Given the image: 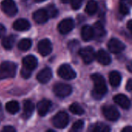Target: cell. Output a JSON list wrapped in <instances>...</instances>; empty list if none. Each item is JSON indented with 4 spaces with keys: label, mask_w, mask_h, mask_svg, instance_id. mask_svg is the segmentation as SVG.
<instances>
[{
    "label": "cell",
    "mask_w": 132,
    "mask_h": 132,
    "mask_svg": "<svg viewBox=\"0 0 132 132\" xmlns=\"http://www.w3.org/2000/svg\"><path fill=\"white\" fill-rule=\"evenodd\" d=\"M94 82V90L92 92L93 97L96 99H101L108 92V87L104 77L99 73H94L91 76Z\"/></svg>",
    "instance_id": "6da1fadb"
},
{
    "label": "cell",
    "mask_w": 132,
    "mask_h": 132,
    "mask_svg": "<svg viewBox=\"0 0 132 132\" xmlns=\"http://www.w3.org/2000/svg\"><path fill=\"white\" fill-rule=\"evenodd\" d=\"M16 73V65L9 61L2 63L0 65V80L14 77Z\"/></svg>",
    "instance_id": "7a4b0ae2"
},
{
    "label": "cell",
    "mask_w": 132,
    "mask_h": 132,
    "mask_svg": "<svg viewBox=\"0 0 132 132\" xmlns=\"http://www.w3.org/2000/svg\"><path fill=\"white\" fill-rule=\"evenodd\" d=\"M53 125L56 128H64L67 126L69 123L68 114L65 111H60L57 113L52 119Z\"/></svg>",
    "instance_id": "3957f363"
},
{
    "label": "cell",
    "mask_w": 132,
    "mask_h": 132,
    "mask_svg": "<svg viewBox=\"0 0 132 132\" xmlns=\"http://www.w3.org/2000/svg\"><path fill=\"white\" fill-rule=\"evenodd\" d=\"M54 94L60 98L68 97L72 93V87L69 84L63 83H58L53 87Z\"/></svg>",
    "instance_id": "277c9868"
},
{
    "label": "cell",
    "mask_w": 132,
    "mask_h": 132,
    "mask_svg": "<svg viewBox=\"0 0 132 132\" xmlns=\"http://www.w3.org/2000/svg\"><path fill=\"white\" fill-rule=\"evenodd\" d=\"M58 75L67 80H73L77 76L76 72L69 64H63L60 66L58 69Z\"/></svg>",
    "instance_id": "5b68a950"
},
{
    "label": "cell",
    "mask_w": 132,
    "mask_h": 132,
    "mask_svg": "<svg viewBox=\"0 0 132 132\" xmlns=\"http://www.w3.org/2000/svg\"><path fill=\"white\" fill-rule=\"evenodd\" d=\"M79 55L81 56L83 61L86 64H89V63H92L94 61V60L96 58L95 51L90 46H87V47L80 49L79 50Z\"/></svg>",
    "instance_id": "8992f818"
},
{
    "label": "cell",
    "mask_w": 132,
    "mask_h": 132,
    "mask_svg": "<svg viewBox=\"0 0 132 132\" xmlns=\"http://www.w3.org/2000/svg\"><path fill=\"white\" fill-rule=\"evenodd\" d=\"M2 11L9 16H14L18 12V9L14 0H3L1 4Z\"/></svg>",
    "instance_id": "52a82bcc"
},
{
    "label": "cell",
    "mask_w": 132,
    "mask_h": 132,
    "mask_svg": "<svg viewBox=\"0 0 132 132\" xmlns=\"http://www.w3.org/2000/svg\"><path fill=\"white\" fill-rule=\"evenodd\" d=\"M74 28V21L71 18L63 19L58 25V31L61 34H67Z\"/></svg>",
    "instance_id": "ba28073f"
},
{
    "label": "cell",
    "mask_w": 132,
    "mask_h": 132,
    "mask_svg": "<svg viewBox=\"0 0 132 132\" xmlns=\"http://www.w3.org/2000/svg\"><path fill=\"white\" fill-rule=\"evenodd\" d=\"M108 48L111 53L117 54L121 53L125 49V45L119 39L113 38L110 39V41L108 42Z\"/></svg>",
    "instance_id": "9c48e42d"
},
{
    "label": "cell",
    "mask_w": 132,
    "mask_h": 132,
    "mask_svg": "<svg viewBox=\"0 0 132 132\" xmlns=\"http://www.w3.org/2000/svg\"><path fill=\"white\" fill-rule=\"evenodd\" d=\"M103 114L104 117L111 121H116L120 117L119 111L114 106L104 107L103 108Z\"/></svg>",
    "instance_id": "30bf717a"
},
{
    "label": "cell",
    "mask_w": 132,
    "mask_h": 132,
    "mask_svg": "<svg viewBox=\"0 0 132 132\" xmlns=\"http://www.w3.org/2000/svg\"><path fill=\"white\" fill-rule=\"evenodd\" d=\"M52 49H53L52 43L48 39H42L38 43L39 53L43 56H48L49 54H50V53L52 52Z\"/></svg>",
    "instance_id": "8fae6325"
},
{
    "label": "cell",
    "mask_w": 132,
    "mask_h": 132,
    "mask_svg": "<svg viewBox=\"0 0 132 132\" xmlns=\"http://www.w3.org/2000/svg\"><path fill=\"white\" fill-rule=\"evenodd\" d=\"M33 19L38 24H43L46 23L49 19V15L47 13L46 9H39L33 13Z\"/></svg>",
    "instance_id": "7c38bea8"
},
{
    "label": "cell",
    "mask_w": 132,
    "mask_h": 132,
    "mask_svg": "<svg viewBox=\"0 0 132 132\" xmlns=\"http://www.w3.org/2000/svg\"><path fill=\"white\" fill-rule=\"evenodd\" d=\"M52 76L53 73L51 69L49 67H45L39 72V73L36 76V79L41 84H46L51 80Z\"/></svg>",
    "instance_id": "4fadbf2b"
},
{
    "label": "cell",
    "mask_w": 132,
    "mask_h": 132,
    "mask_svg": "<svg viewBox=\"0 0 132 132\" xmlns=\"http://www.w3.org/2000/svg\"><path fill=\"white\" fill-rule=\"evenodd\" d=\"M22 64H23V67L29 70H33L36 68L37 64H38V61L37 59L32 55H29L26 56V57L23 58L22 60Z\"/></svg>",
    "instance_id": "5bb4252c"
},
{
    "label": "cell",
    "mask_w": 132,
    "mask_h": 132,
    "mask_svg": "<svg viewBox=\"0 0 132 132\" xmlns=\"http://www.w3.org/2000/svg\"><path fill=\"white\" fill-rule=\"evenodd\" d=\"M51 108V101L43 99L37 104V111L40 116H45Z\"/></svg>",
    "instance_id": "9a60e30c"
},
{
    "label": "cell",
    "mask_w": 132,
    "mask_h": 132,
    "mask_svg": "<svg viewBox=\"0 0 132 132\" xmlns=\"http://www.w3.org/2000/svg\"><path fill=\"white\" fill-rule=\"evenodd\" d=\"M96 59L102 65H108L111 61L110 54L104 50H98V52L96 54Z\"/></svg>",
    "instance_id": "2e32d148"
},
{
    "label": "cell",
    "mask_w": 132,
    "mask_h": 132,
    "mask_svg": "<svg viewBox=\"0 0 132 132\" xmlns=\"http://www.w3.org/2000/svg\"><path fill=\"white\" fill-rule=\"evenodd\" d=\"M31 25L29 23V22L27 19H19L16 21L14 22L13 23V28L16 31H26L28 29H29Z\"/></svg>",
    "instance_id": "e0dca14e"
},
{
    "label": "cell",
    "mask_w": 132,
    "mask_h": 132,
    "mask_svg": "<svg viewBox=\"0 0 132 132\" xmlns=\"http://www.w3.org/2000/svg\"><path fill=\"white\" fill-rule=\"evenodd\" d=\"M115 103L124 109H129L131 107L130 100L124 94H118L114 97Z\"/></svg>",
    "instance_id": "ac0fdd59"
},
{
    "label": "cell",
    "mask_w": 132,
    "mask_h": 132,
    "mask_svg": "<svg viewBox=\"0 0 132 132\" xmlns=\"http://www.w3.org/2000/svg\"><path fill=\"white\" fill-rule=\"evenodd\" d=\"M81 36L84 41H90L94 37V29L90 26H84L81 29Z\"/></svg>",
    "instance_id": "d6986e66"
},
{
    "label": "cell",
    "mask_w": 132,
    "mask_h": 132,
    "mask_svg": "<svg viewBox=\"0 0 132 132\" xmlns=\"http://www.w3.org/2000/svg\"><path fill=\"white\" fill-rule=\"evenodd\" d=\"M34 111V104L33 103L29 101H25L23 103V117L27 119L31 117Z\"/></svg>",
    "instance_id": "ffe728a7"
},
{
    "label": "cell",
    "mask_w": 132,
    "mask_h": 132,
    "mask_svg": "<svg viewBox=\"0 0 132 132\" xmlns=\"http://www.w3.org/2000/svg\"><path fill=\"white\" fill-rule=\"evenodd\" d=\"M93 29H94V37H96L97 39H102L103 37L106 36V30L101 22H96L94 25Z\"/></svg>",
    "instance_id": "44dd1931"
},
{
    "label": "cell",
    "mask_w": 132,
    "mask_h": 132,
    "mask_svg": "<svg viewBox=\"0 0 132 132\" xmlns=\"http://www.w3.org/2000/svg\"><path fill=\"white\" fill-rule=\"evenodd\" d=\"M109 81L112 87H117L121 82V75L118 71H112L109 74Z\"/></svg>",
    "instance_id": "7402d4cb"
},
{
    "label": "cell",
    "mask_w": 132,
    "mask_h": 132,
    "mask_svg": "<svg viewBox=\"0 0 132 132\" xmlns=\"http://www.w3.org/2000/svg\"><path fill=\"white\" fill-rule=\"evenodd\" d=\"M16 36L14 35H9L5 37H4L2 40V46L6 50H11L15 42Z\"/></svg>",
    "instance_id": "603a6c76"
},
{
    "label": "cell",
    "mask_w": 132,
    "mask_h": 132,
    "mask_svg": "<svg viewBox=\"0 0 132 132\" xmlns=\"http://www.w3.org/2000/svg\"><path fill=\"white\" fill-rule=\"evenodd\" d=\"M97 9H98V5H97V2L95 0H90V1H88L87 4L86 5L85 12L88 15H94L97 12Z\"/></svg>",
    "instance_id": "cb8c5ba5"
},
{
    "label": "cell",
    "mask_w": 132,
    "mask_h": 132,
    "mask_svg": "<svg viewBox=\"0 0 132 132\" xmlns=\"http://www.w3.org/2000/svg\"><path fill=\"white\" fill-rule=\"evenodd\" d=\"M5 109L6 111L11 114H15L19 111V104L17 101H9L5 104Z\"/></svg>",
    "instance_id": "d4e9b609"
},
{
    "label": "cell",
    "mask_w": 132,
    "mask_h": 132,
    "mask_svg": "<svg viewBox=\"0 0 132 132\" xmlns=\"http://www.w3.org/2000/svg\"><path fill=\"white\" fill-rule=\"evenodd\" d=\"M31 46H32V41L29 39H22L18 43V48L22 51H26L29 50Z\"/></svg>",
    "instance_id": "484cf974"
},
{
    "label": "cell",
    "mask_w": 132,
    "mask_h": 132,
    "mask_svg": "<svg viewBox=\"0 0 132 132\" xmlns=\"http://www.w3.org/2000/svg\"><path fill=\"white\" fill-rule=\"evenodd\" d=\"M129 1L128 0H120V12L122 15H128L130 12V6H129Z\"/></svg>",
    "instance_id": "4316f807"
},
{
    "label": "cell",
    "mask_w": 132,
    "mask_h": 132,
    "mask_svg": "<svg viewBox=\"0 0 132 132\" xmlns=\"http://www.w3.org/2000/svg\"><path fill=\"white\" fill-rule=\"evenodd\" d=\"M70 111L76 115H82L84 113L83 108L77 103H73L70 106Z\"/></svg>",
    "instance_id": "83f0119b"
},
{
    "label": "cell",
    "mask_w": 132,
    "mask_h": 132,
    "mask_svg": "<svg viewBox=\"0 0 132 132\" xmlns=\"http://www.w3.org/2000/svg\"><path fill=\"white\" fill-rule=\"evenodd\" d=\"M92 131L94 132H108L111 131V128L104 123H97L94 126Z\"/></svg>",
    "instance_id": "f1b7e54d"
},
{
    "label": "cell",
    "mask_w": 132,
    "mask_h": 132,
    "mask_svg": "<svg viewBox=\"0 0 132 132\" xmlns=\"http://www.w3.org/2000/svg\"><path fill=\"white\" fill-rule=\"evenodd\" d=\"M46 11H47L48 15H49V17H51V18L56 17L57 15V14H58V10L56 8V6L53 5H50L47 7Z\"/></svg>",
    "instance_id": "f546056e"
},
{
    "label": "cell",
    "mask_w": 132,
    "mask_h": 132,
    "mask_svg": "<svg viewBox=\"0 0 132 132\" xmlns=\"http://www.w3.org/2000/svg\"><path fill=\"white\" fill-rule=\"evenodd\" d=\"M84 121H83L82 120H79V121H76V122L73 125L72 129H71V130H72V131H80V130H82V128H84Z\"/></svg>",
    "instance_id": "4dcf8cb0"
},
{
    "label": "cell",
    "mask_w": 132,
    "mask_h": 132,
    "mask_svg": "<svg viewBox=\"0 0 132 132\" xmlns=\"http://www.w3.org/2000/svg\"><path fill=\"white\" fill-rule=\"evenodd\" d=\"M84 2V0H71V6L75 10L79 9L82 6Z\"/></svg>",
    "instance_id": "1f68e13d"
},
{
    "label": "cell",
    "mask_w": 132,
    "mask_h": 132,
    "mask_svg": "<svg viewBox=\"0 0 132 132\" xmlns=\"http://www.w3.org/2000/svg\"><path fill=\"white\" fill-rule=\"evenodd\" d=\"M32 72V70H27V69L22 67L21 70V75L23 78L28 79V78H29V77H31Z\"/></svg>",
    "instance_id": "d6a6232c"
},
{
    "label": "cell",
    "mask_w": 132,
    "mask_h": 132,
    "mask_svg": "<svg viewBox=\"0 0 132 132\" xmlns=\"http://www.w3.org/2000/svg\"><path fill=\"white\" fill-rule=\"evenodd\" d=\"M126 90L129 92H132V79L128 80L126 84Z\"/></svg>",
    "instance_id": "836d02e7"
},
{
    "label": "cell",
    "mask_w": 132,
    "mask_h": 132,
    "mask_svg": "<svg viewBox=\"0 0 132 132\" xmlns=\"http://www.w3.org/2000/svg\"><path fill=\"white\" fill-rule=\"evenodd\" d=\"M2 131L15 132V128H12V126H5V127H4V128H3Z\"/></svg>",
    "instance_id": "e575fe53"
},
{
    "label": "cell",
    "mask_w": 132,
    "mask_h": 132,
    "mask_svg": "<svg viewBox=\"0 0 132 132\" xmlns=\"http://www.w3.org/2000/svg\"><path fill=\"white\" fill-rule=\"evenodd\" d=\"M5 32H6V29H5V26L3 25L0 24V38L2 37L5 34Z\"/></svg>",
    "instance_id": "d590c367"
},
{
    "label": "cell",
    "mask_w": 132,
    "mask_h": 132,
    "mask_svg": "<svg viewBox=\"0 0 132 132\" xmlns=\"http://www.w3.org/2000/svg\"><path fill=\"white\" fill-rule=\"evenodd\" d=\"M127 27H128V29H129L130 32L131 33L132 35V19L128 21V24H127Z\"/></svg>",
    "instance_id": "8d00e7d4"
},
{
    "label": "cell",
    "mask_w": 132,
    "mask_h": 132,
    "mask_svg": "<svg viewBox=\"0 0 132 132\" xmlns=\"http://www.w3.org/2000/svg\"><path fill=\"white\" fill-rule=\"evenodd\" d=\"M123 132H132V127L131 126H128L126 128H125L123 130H122Z\"/></svg>",
    "instance_id": "74e56055"
},
{
    "label": "cell",
    "mask_w": 132,
    "mask_h": 132,
    "mask_svg": "<svg viewBox=\"0 0 132 132\" xmlns=\"http://www.w3.org/2000/svg\"><path fill=\"white\" fill-rule=\"evenodd\" d=\"M127 68H128V70H129V72L132 73V60L131 61H130V62L127 64Z\"/></svg>",
    "instance_id": "f35d334b"
},
{
    "label": "cell",
    "mask_w": 132,
    "mask_h": 132,
    "mask_svg": "<svg viewBox=\"0 0 132 132\" xmlns=\"http://www.w3.org/2000/svg\"><path fill=\"white\" fill-rule=\"evenodd\" d=\"M63 3H69L71 2V0H61Z\"/></svg>",
    "instance_id": "ab89813d"
},
{
    "label": "cell",
    "mask_w": 132,
    "mask_h": 132,
    "mask_svg": "<svg viewBox=\"0 0 132 132\" xmlns=\"http://www.w3.org/2000/svg\"><path fill=\"white\" fill-rule=\"evenodd\" d=\"M36 2H43V1H45V0H35Z\"/></svg>",
    "instance_id": "60d3db41"
},
{
    "label": "cell",
    "mask_w": 132,
    "mask_h": 132,
    "mask_svg": "<svg viewBox=\"0 0 132 132\" xmlns=\"http://www.w3.org/2000/svg\"><path fill=\"white\" fill-rule=\"evenodd\" d=\"M129 1V3L131 4V5H132V0H128Z\"/></svg>",
    "instance_id": "b9f144b4"
}]
</instances>
